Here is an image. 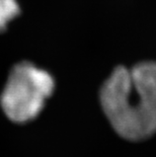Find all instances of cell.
Returning <instances> with one entry per match:
<instances>
[{
    "instance_id": "1",
    "label": "cell",
    "mask_w": 156,
    "mask_h": 157,
    "mask_svg": "<svg viewBox=\"0 0 156 157\" xmlns=\"http://www.w3.org/2000/svg\"><path fill=\"white\" fill-rule=\"evenodd\" d=\"M101 103L124 139L141 141L156 134V62L115 69L101 87Z\"/></svg>"
},
{
    "instance_id": "3",
    "label": "cell",
    "mask_w": 156,
    "mask_h": 157,
    "mask_svg": "<svg viewBox=\"0 0 156 157\" xmlns=\"http://www.w3.org/2000/svg\"><path fill=\"white\" fill-rule=\"evenodd\" d=\"M18 13L19 6L15 0H0V32L4 31L7 23Z\"/></svg>"
},
{
    "instance_id": "2",
    "label": "cell",
    "mask_w": 156,
    "mask_h": 157,
    "mask_svg": "<svg viewBox=\"0 0 156 157\" xmlns=\"http://www.w3.org/2000/svg\"><path fill=\"white\" fill-rule=\"evenodd\" d=\"M54 87V79L47 71L29 62L15 65L1 94L3 112L14 123L32 121L42 112Z\"/></svg>"
}]
</instances>
